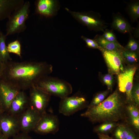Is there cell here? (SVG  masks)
<instances>
[{
	"label": "cell",
	"mask_w": 139,
	"mask_h": 139,
	"mask_svg": "<svg viewBox=\"0 0 139 139\" xmlns=\"http://www.w3.org/2000/svg\"><path fill=\"white\" fill-rule=\"evenodd\" d=\"M52 66L45 62L9 61L4 65L0 79L20 90L30 89L53 72Z\"/></svg>",
	"instance_id": "1"
},
{
	"label": "cell",
	"mask_w": 139,
	"mask_h": 139,
	"mask_svg": "<svg viewBox=\"0 0 139 139\" xmlns=\"http://www.w3.org/2000/svg\"><path fill=\"white\" fill-rule=\"evenodd\" d=\"M124 107L120 95L116 91L98 105L88 108L81 115L88 118L93 123L116 122L122 118Z\"/></svg>",
	"instance_id": "2"
},
{
	"label": "cell",
	"mask_w": 139,
	"mask_h": 139,
	"mask_svg": "<svg viewBox=\"0 0 139 139\" xmlns=\"http://www.w3.org/2000/svg\"><path fill=\"white\" fill-rule=\"evenodd\" d=\"M35 85L51 96H54L61 99L69 96L73 90L71 85L67 82L49 76L41 79Z\"/></svg>",
	"instance_id": "3"
},
{
	"label": "cell",
	"mask_w": 139,
	"mask_h": 139,
	"mask_svg": "<svg viewBox=\"0 0 139 139\" xmlns=\"http://www.w3.org/2000/svg\"><path fill=\"white\" fill-rule=\"evenodd\" d=\"M30 3L25 2L15 10L8 19L6 25V36L24 32L27 28L25 22L30 12Z\"/></svg>",
	"instance_id": "4"
},
{
	"label": "cell",
	"mask_w": 139,
	"mask_h": 139,
	"mask_svg": "<svg viewBox=\"0 0 139 139\" xmlns=\"http://www.w3.org/2000/svg\"><path fill=\"white\" fill-rule=\"evenodd\" d=\"M65 9L78 22L91 30L104 32L108 27L107 23L99 13L93 11H73L67 8Z\"/></svg>",
	"instance_id": "5"
},
{
	"label": "cell",
	"mask_w": 139,
	"mask_h": 139,
	"mask_svg": "<svg viewBox=\"0 0 139 139\" xmlns=\"http://www.w3.org/2000/svg\"><path fill=\"white\" fill-rule=\"evenodd\" d=\"M29 89V106L42 115L46 112L51 96L35 85Z\"/></svg>",
	"instance_id": "6"
},
{
	"label": "cell",
	"mask_w": 139,
	"mask_h": 139,
	"mask_svg": "<svg viewBox=\"0 0 139 139\" xmlns=\"http://www.w3.org/2000/svg\"><path fill=\"white\" fill-rule=\"evenodd\" d=\"M59 126L57 116L46 112L41 115L33 131L41 134H55L59 130Z\"/></svg>",
	"instance_id": "7"
},
{
	"label": "cell",
	"mask_w": 139,
	"mask_h": 139,
	"mask_svg": "<svg viewBox=\"0 0 139 139\" xmlns=\"http://www.w3.org/2000/svg\"><path fill=\"white\" fill-rule=\"evenodd\" d=\"M85 102L84 98L76 95L61 99L59 112L65 116H70L82 109Z\"/></svg>",
	"instance_id": "8"
},
{
	"label": "cell",
	"mask_w": 139,
	"mask_h": 139,
	"mask_svg": "<svg viewBox=\"0 0 139 139\" xmlns=\"http://www.w3.org/2000/svg\"><path fill=\"white\" fill-rule=\"evenodd\" d=\"M41 115L29 106L19 116L20 131L22 132L28 133L33 131Z\"/></svg>",
	"instance_id": "9"
},
{
	"label": "cell",
	"mask_w": 139,
	"mask_h": 139,
	"mask_svg": "<svg viewBox=\"0 0 139 139\" xmlns=\"http://www.w3.org/2000/svg\"><path fill=\"white\" fill-rule=\"evenodd\" d=\"M136 70V67H131L118 74L119 89L120 91L126 93L127 101L130 103L133 101L131 91L133 77Z\"/></svg>",
	"instance_id": "10"
},
{
	"label": "cell",
	"mask_w": 139,
	"mask_h": 139,
	"mask_svg": "<svg viewBox=\"0 0 139 139\" xmlns=\"http://www.w3.org/2000/svg\"><path fill=\"white\" fill-rule=\"evenodd\" d=\"M99 49L102 53L110 71L118 74L123 71L124 59L121 53L122 50L110 51L101 48Z\"/></svg>",
	"instance_id": "11"
},
{
	"label": "cell",
	"mask_w": 139,
	"mask_h": 139,
	"mask_svg": "<svg viewBox=\"0 0 139 139\" xmlns=\"http://www.w3.org/2000/svg\"><path fill=\"white\" fill-rule=\"evenodd\" d=\"M0 126L3 135L8 138L13 137L20 131L19 116L8 113L0 118Z\"/></svg>",
	"instance_id": "12"
},
{
	"label": "cell",
	"mask_w": 139,
	"mask_h": 139,
	"mask_svg": "<svg viewBox=\"0 0 139 139\" xmlns=\"http://www.w3.org/2000/svg\"><path fill=\"white\" fill-rule=\"evenodd\" d=\"M35 5V13L47 18L56 15L60 7L56 0H37Z\"/></svg>",
	"instance_id": "13"
},
{
	"label": "cell",
	"mask_w": 139,
	"mask_h": 139,
	"mask_svg": "<svg viewBox=\"0 0 139 139\" xmlns=\"http://www.w3.org/2000/svg\"><path fill=\"white\" fill-rule=\"evenodd\" d=\"M21 91L0 79V103L8 111L12 101Z\"/></svg>",
	"instance_id": "14"
},
{
	"label": "cell",
	"mask_w": 139,
	"mask_h": 139,
	"mask_svg": "<svg viewBox=\"0 0 139 139\" xmlns=\"http://www.w3.org/2000/svg\"><path fill=\"white\" fill-rule=\"evenodd\" d=\"M29 106V97L24 91L21 90L12 101L7 111L10 114L19 116Z\"/></svg>",
	"instance_id": "15"
},
{
	"label": "cell",
	"mask_w": 139,
	"mask_h": 139,
	"mask_svg": "<svg viewBox=\"0 0 139 139\" xmlns=\"http://www.w3.org/2000/svg\"><path fill=\"white\" fill-rule=\"evenodd\" d=\"M24 2L23 0H0V21L8 19Z\"/></svg>",
	"instance_id": "16"
},
{
	"label": "cell",
	"mask_w": 139,
	"mask_h": 139,
	"mask_svg": "<svg viewBox=\"0 0 139 139\" xmlns=\"http://www.w3.org/2000/svg\"><path fill=\"white\" fill-rule=\"evenodd\" d=\"M111 26L112 29L124 33L132 34L135 28L119 13H113Z\"/></svg>",
	"instance_id": "17"
},
{
	"label": "cell",
	"mask_w": 139,
	"mask_h": 139,
	"mask_svg": "<svg viewBox=\"0 0 139 139\" xmlns=\"http://www.w3.org/2000/svg\"><path fill=\"white\" fill-rule=\"evenodd\" d=\"M99 46L104 49L110 51H121L124 48L118 42L109 41L101 35H96L93 39Z\"/></svg>",
	"instance_id": "18"
},
{
	"label": "cell",
	"mask_w": 139,
	"mask_h": 139,
	"mask_svg": "<svg viewBox=\"0 0 139 139\" xmlns=\"http://www.w3.org/2000/svg\"><path fill=\"white\" fill-rule=\"evenodd\" d=\"M6 36L2 32L0 33V59L4 65L12 60L6 44Z\"/></svg>",
	"instance_id": "19"
},
{
	"label": "cell",
	"mask_w": 139,
	"mask_h": 139,
	"mask_svg": "<svg viewBox=\"0 0 139 139\" xmlns=\"http://www.w3.org/2000/svg\"><path fill=\"white\" fill-rule=\"evenodd\" d=\"M126 10L132 22L137 21L139 18V1H132L128 3Z\"/></svg>",
	"instance_id": "20"
},
{
	"label": "cell",
	"mask_w": 139,
	"mask_h": 139,
	"mask_svg": "<svg viewBox=\"0 0 139 139\" xmlns=\"http://www.w3.org/2000/svg\"><path fill=\"white\" fill-rule=\"evenodd\" d=\"M118 125V124L115 122L106 121L95 127L93 131L97 133L105 134L111 131Z\"/></svg>",
	"instance_id": "21"
},
{
	"label": "cell",
	"mask_w": 139,
	"mask_h": 139,
	"mask_svg": "<svg viewBox=\"0 0 139 139\" xmlns=\"http://www.w3.org/2000/svg\"><path fill=\"white\" fill-rule=\"evenodd\" d=\"M130 129L123 125H118L114 133L116 139H126Z\"/></svg>",
	"instance_id": "22"
},
{
	"label": "cell",
	"mask_w": 139,
	"mask_h": 139,
	"mask_svg": "<svg viewBox=\"0 0 139 139\" xmlns=\"http://www.w3.org/2000/svg\"><path fill=\"white\" fill-rule=\"evenodd\" d=\"M7 48L9 53L14 54L22 58L21 46L18 40H16L9 43L7 46Z\"/></svg>",
	"instance_id": "23"
},
{
	"label": "cell",
	"mask_w": 139,
	"mask_h": 139,
	"mask_svg": "<svg viewBox=\"0 0 139 139\" xmlns=\"http://www.w3.org/2000/svg\"><path fill=\"white\" fill-rule=\"evenodd\" d=\"M123 58L127 62L131 63L137 62L138 60V56L137 52L132 51L124 48L121 51Z\"/></svg>",
	"instance_id": "24"
},
{
	"label": "cell",
	"mask_w": 139,
	"mask_h": 139,
	"mask_svg": "<svg viewBox=\"0 0 139 139\" xmlns=\"http://www.w3.org/2000/svg\"><path fill=\"white\" fill-rule=\"evenodd\" d=\"M107 91L100 92L97 94L93 98L87 108L98 105L103 102L108 94Z\"/></svg>",
	"instance_id": "25"
},
{
	"label": "cell",
	"mask_w": 139,
	"mask_h": 139,
	"mask_svg": "<svg viewBox=\"0 0 139 139\" xmlns=\"http://www.w3.org/2000/svg\"><path fill=\"white\" fill-rule=\"evenodd\" d=\"M129 34L130 37L129 40L125 48L132 51L137 52L139 49L138 41L133 37L132 33Z\"/></svg>",
	"instance_id": "26"
},
{
	"label": "cell",
	"mask_w": 139,
	"mask_h": 139,
	"mask_svg": "<svg viewBox=\"0 0 139 139\" xmlns=\"http://www.w3.org/2000/svg\"><path fill=\"white\" fill-rule=\"evenodd\" d=\"M132 97L133 101L136 104V106L139 105V86L137 84L133 86L131 91Z\"/></svg>",
	"instance_id": "27"
},
{
	"label": "cell",
	"mask_w": 139,
	"mask_h": 139,
	"mask_svg": "<svg viewBox=\"0 0 139 139\" xmlns=\"http://www.w3.org/2000/svg\"><path fill=\"white\" fill-rule=\"evenodd\" d=\"M101 36L104 38L109 41L113 42H118L115 34L110 30H105Z\"/></svg>",
	"instance_id": "28"
},
{
	"label": "cell",
	"mask_w": 139,
	"mask_h": 139,
	"mask_svg": "<svg viewBox=\"0 0 139 139\" xmlns=\"http://www.w3.org/2000/svg\"><path fill=\"white\" fill-rule=\"evenodd\" d=\"M81 38L85 41L87 46L89 48L99 49L101 48L94 39H90L83 36H81Z\"/></svg>",
	"instance_id": "29"
},
{
	"label": "cell",
	"mask_w": 139,
	"mask_h": 139,
	"mask_svg": "<svg viewBox=\"0 0 139 139\" xmlns=\"http://www.w3.org/2000/svg\"><path fill=\"white\" fill-rule=\"evenodd\" d=\"M127 109L130 117L136 118L139 117V110L136 106L131 104L127 106Z\"/></svg>",
	"instance_id": "30"
},
{
	"label": "cell",
	"mask_w": 139,
	"mask_h": 139,
	"mask_svg": "<svg viewBox=\"0 0 139 139\" xmlns=\"http://www.w3.org/2000/svg\"><path fill=\"white\" fill-rule=\"evenodd\" d=\"M103 82L107 86L108 89H111L113 82L112 76L110 74H106L103 76Z\"/></svg>",
	"instance_id": "31"
},
{
	"label": "cell",
	"mask_w": 139,
	"mask_h": 139,
	"mask_svg": "<svg viewBox=\"0 0 139 139\" xmlns=\"http://www.w3.org/2000/svg\"><path fill=\"white\" fill-rule=\"evenodd\" d=\"M12 139H33L28 133L22 132L19 133L12 137Z\"/></svg>",
	"instance_id": "32"
},
{
	"label": "cell",
	"mask_w": 139,
	"mask_h": 139,
	"mask_svg": "<svg viewBox=\"0 0 139 139\" xmlns=\"http://www.w3.org/2000/svg\"><path fill=\"white\" fill-rule=\"evenodd\" d=\"M132 125L137 129H139V117L136 118L130 117Z\"/></svg>",
	"instance_id": "33"
},
{
	"label": "cell",
	"mask_w": 139,
	"mask_h": 139,
	"mask_svg": "<svg viewBox=\"0 0 139 139\" xmlns=\"http://www.w3.org/2000/svg\"><path fill=\"white\" fill-rule=\"evenodd\" d=\"M126 139H138L134 133L130 129Z\"/></svg>",
	"instance_id": "34"
},
{
	"label": "cell",
	"mask_w": 139,
	"mask_h": 139,
	"mask_svg": "<svg viewBox=\"0 0 139 139\" xmlns=\"http://www.w3.org/2000/svg\"><path fill=\"white\" fill-rule=\"evenodd\" d=\"M134 32V35L133 37L135 39H139V25H138L134 29L133 31Z\"/></svg>",
	"instance_id": "35"
},
{
	"label": "cell",
	"mask_w": 139,
	"mask_h": 139,
	"mask_svg": "<svg viewBox=\"0 0 139 139\" xmlns=\"http://www.w3.org/2000/svg\"><path fill=\"white\" fill-rule=\"evenodd\" d=\"M99 139H113L108 135L101 133H97Z\"/></svg>",
	"instance_id": "36"
},
{
	"label": "cell",
	"mask_w": 139,
	"mask_h": 139,
	"mask_svg": "<svg viewBox=\"0 0 139 139\" xmlns=\"http://www.w3.org/2000/svg\"><path fill=\"white\" fill-rule=\"evenodd\" d=\"M4 68V65L0 59V78L1 77Z\"/></svg>",
	"instance_id": "37"
},
{
	"label": "cell",
	"mask_w": 139,
	"mask_h": 139,
	"mask_svg": "<svg viewBox=\"0 0 139 139\" xmlns=\"http://www.w3.org/2000/svg\"><path fill=\"white\" fill-rule=\"evenodd\" d=\"M0 139H8V138L1 133L0 134Z\"/></svg>",
	"instance_id": "38"
},
{
	"label": "cell",
	"mask_w": 139,
	"mask_h": 139,
	"mask_svg": "<svg viewBox=\"0 0 139 139\" xmlns=\"http://www.w3.org/2000/svg\"><path fill=\"white\" fill-rule=\"evenodd\" d=\"M1 127H0V134L1 133Z\"/></svg>",
	"instance_id": "39"
},
{
	"label": "cell",
	"mask_w": 139,
	"mask_h": 139,
	"mask_svg": "<svg viewBox=\"0 0 139 139\" xmlns=\"http://www.w3.org/2000/svg\"><path fill=\"white\" fill-rule=\"evenodd\" d=\"M1 31L0 29V33H1Z\"/></svg>",
	"instance_id": "40"
},
{
	"label": "cell",
	"mask_w": 139,
	"mask_h": 139,
	"mask_svg": "<svg viewBox=\"0 0 139 139\" xmlns=\"http://www.w3.org/2000/svg\"></svg>",
	"instance_id": "41"
}]
</instances>
